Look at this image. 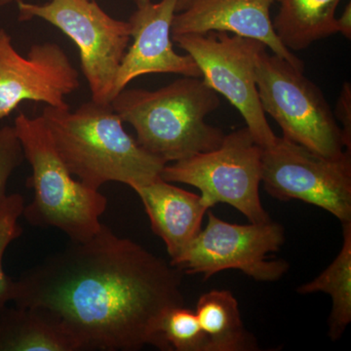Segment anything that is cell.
<instances>
[{
  "mask_svg": "<svg viewBox=\"0 0 351 351\" xmlns=\"http://www.w3.org/2000/svg\"><path fill=\"white\" fill-rule=\"evenodd\" d=\"M182 274L103 225L25 270L12 302L56 318L82 351L168 350L159 324L166 311L184 304Z\"/></svg>",
  "mask_w": 351,
  "mask_h": 351,
  "instance_id": "1",
  "label": "cell"
},
{
  "mask_svg": "<svg viewBox=\"0 0 351 351\" xmlns=\"http://www.w3.org/2000/svg\"><path fill=\"white\" fill-rule=\"evenodd\" d=\"M55 149L75 177L100 191L108 182L131 189L160 178L164 163L125 131L110 104L91 100L75 110L43 108Z\"/></svg>",
  "mask_w": 351,
  "mask_h": 351,
  "instance_id": "2",
  "label": "cell"
},
{
  "mask_svg": "<svg viewBox=\"0 0 351 351\" xmlns=\"http://www.w3.org/2000/svg\"><path fill=\"white\" fill-rule=\"evenodd\" d=\"M110 105L133 127L138 144L166 164L213 151L225 137L205 121L221 105L219 94L198 77L184 76L157 90L125 88Z\"/></svg>",
  "mask_w": 351,
  "mask_h": 351,
  "instance_id": "3",
  "label": "cell"
},
{
  "mask_svg": "<svg viewBox=\"0 0 351 351\" xmlns=\"http://www.w3.org/2000/svg\"><path fill=\"white\" fill-rule=\"evenodd\" d=\"M25 159L31 166L27 186L34 189L32 202L22 216L29 225L55 228L71 241H85L100 230L107 197L75 179L59 156L47 125L40 117L21 112L14 119Z\"/></svg>",
  "mask_w": 351,
  "mask_h": 351,
  "instance_id": "4",
  "label": "cell"
},
{
  "mask_svg": "<svg viewBox=\"0 0 351 351\" xmlns=\"http://www.w3.org/2000/svg\"><path fill=\"white\" fill-rule=\"evenodd\" d=\"M255 73L263 112L278 123L282 137L321 156L339 157L348 152L324 94L304 71L263 48Z\"/></svg>",
  "mask_w": 351,
  "mask_h": 351,
  "instance_id": "5",
  "label": "cell"
},
{
  "mask_svg": "<svg viewBox=\"0 0 351 351\" xmlns=\"http://www.w3.org/2000/svg\"><path fill=\"white\" fill-rule=\"evenodd\" d=\"M263 147L247 127L225 135L213 151L201 152L164 166V181L199 189L208 208L226 203L250 223H265L270 217L260 196Z\"/></svg>",
  "mask_w": 351,
  "mask_h": 351,
  "instance_id": "6",
  "label": "cell"
},
{
  "mask_svg": "<svg viewBox=\"0 0 351 351\" xmlns=\"http://www.w3.org/2000/svg\"><path fill=\"white\" fill-rule=\"evenodd\" d=\"M16 2L19 21H45L75 44L91 100L112 103L117 71L131 41L129 22L114 19L93 0Z\"/></svg>",
  "mask_w": 351,
  "mask_h": 351,
  "instance_id": "7",
  "label": "cell"
},
{
  "mask_svg": "<svg viewBox=\"0 0 351 351\" xmlns=\"http://www.w3.org/2000/svg\"><path fill=\"white\" fill-rule=\"evenodd\" d=\"M262 182L278 200H300L351 223V156L328 157L284 137L263 147Z\"/></svg>",
  "mask_w": 351,
  "mask_h": 351,
  "instance_id": "8",
  "label": "cell"
},
{
  "mask_svg": "<svg viewBox=\"0 0 351 351\" xmlns=\"http://www.w3.org/2000/svg\"><path fill=\"white\" fill-rule=\"evenodd\" d=\"M207 226L201 230L173 265L188 274L204 279L223 270L237 269L263 282H272L288 271L283 260H267L285 241L283 226L269 219L265 223L237 225L208 211Z\"/></svg>",
  "mask_w": 351,
  "mask_h": 351,
  "instance_id": "9",
  "label": "cell"
},
{
  "mask_svg": "<svg viewBox=\"0 0 351 351\" xmlns=\"http://www.w3.org/2000/svg\"><path fill=\"white\" fill-rule=\"evenodd\" d=\"M172 40L193 58L205 84L239 110L256 142L263 149L274 144L277 136L265 117L256 83L257 57L267 46L223 32L179 34Z\"/></svg>",
  "mask_w": 351,
  "mask_h": 351,
  "instance_id": "10",
  "label": "cell"
},
{
  "mask_svg": "<svg viewBox=\"0 0 351 351\" xmlns=\"http://www.w3.org/2000/svg\"><path fill=\"white\" fill-rule=\"evenodd\" d=\"M80 86V73L59 44H34L23 56L0 29V119L27 101L68 108L66 98Z\"/></svg>",
  "mask_w": 351,
  "mask_h": 351,
  "instance_id": "11",
  "label": "cell"
},
{
  "mask_svg": "<svg viewBox=\"0 0 351 351\" xmlns=\"http://www.w3.org/2000/svg\"><path fill=\"white\" fill-rule=\"evenodd\" d=\"M178 0H161L137 7L128 21L131 27L130 47L120 63L114 82V97L138 76L152 73H175L202 77L195 60L180 55L173 47V20ZM114 99V98H113Z\"/></svg>",
  "mask_w": 351,
  "mask_h": 351,
  "instance_id": "12",
  "label": "cell"
},
{
  "mask_svg": "<svg viewBox=\"0 0 351 351\" xmlns=\"http://www.w3.org/2000/svg\"><path fill=\"white\" fill-rule=\"evenodd\" d=\"M277 0H195L176 14L173 36L223 32L261 41L274 55L304 71V64L281 43L274 31L270 8Z\"/></svg>",
  "mask_w": 351,
  "mask_h": 351,
  "instance_id": "13",
  "label": "cell"
},
{
  "mask_svg": "<svg viewBox=\"0 0 351 351\" xmlns=\"http://www.w3.org/2000/svg\"><path fill=\"white\" fill-rule=\"evenodd\" d=\"M132 189L144 205L152 232L163 240L171 261L175 260L197 237L209 208L199 195L161 177Z\"/></svg>",
  "mask_w": 351,
  "mask_h": 351,
  "instance_id": "14",
  "label": "cell"
},
{
  "mask_svg": "<svg viewBox=\"0 0 351 351\" xmlns=\"http://www.w3.org/2000/svg\"><path fill=\"white\" fill-rule=\"evenodd\" d=\"M0 351H82L80 343L43 309L0 306Z\"/></svg>",
  "mask_w": 351,
  "mask_h": 351,
  "instance_id": "15",
  "label": "cell"
},
{
  "mask_svg": "<svg viewBox=\"0 0 351 351\" xmlns=\"http://www.w3.org/2000/svg\"><path fill=\"white\" fill-rule=\"evenodd\" d=\"M274 31L291 52L302 51L337 34L336 11L341 0H277Z\"/></svg>",
  "mask_w": 351,
  "mask_h": 351,
  "instance_id": "16",
  "label": "cell"
},
{
  "mask_svg": "<svg viewBox=\"0 0 351 351\" xmlns=\"http://www.w3.org/2000/svg\"><path fill=\"white\" fill-rule=\"evenodd\" d=\"M195 311L206 337V351L258 350L255 337L242 322L239 302L230 291L204 293L198 299Z\"/></svg>",
  "mask_w": 351,
  "mask_h": 351,
  "instance_id": "17",
  "label": "cell"
},
{
  "mask_svg": "<svg viewBox=\"0 0 351 351\" xmlns=\"http://www.w3.org/2000/svg\"><path fill=\"white\" fill-rule=\"evenodd\" d=\"M343 242L341 251L329 267L311 280L297 289L301 295L325 293L332 299L329 334L339 341L351 321V223H343Z\"/></svg>",
  "mask_w": 351,
  "mask_h": 351,
  "instance_id": "18",
  "label": "cell"
},
{
  "mask_svg": "<svg viewBox=\"0 0 351 351\" xmlns=\"http://www.w3.org/2000/svg\"><path fill=\"white\" fill-rule=\"evenodd\" d=\"M159 332L169 351H206V337L195 311L184 304L164 313Z\"/></svg>",
  "mask_w": 351,
  "mask_h": 351,
  "instance_id": "19",
  "label": "cell"
},
{
  "mask_svg": "<svg viewBox=\"0 0 351 351\" xmlns=\"http://www.w3.org/2000/svg\"><path fill=\"white\" fill-rule=\"evenodd\" d=\"M24 207V197L19 193L7 195L0 202V306L13 299L15 280L4 272L3 256L9 245L24 232L19 223Z\"/></svg>",
  "mask_w": 351,
  "mask_h": 351,
  "instance_id": "20",
  "label": "cell"
},
{
  "mask_svg": "<svg viewBox=\"0 0 351 351\" xmlns=\"http://www.w3.org/2000/svg\"><path fill=\"white\" fill-rule=\"evenodd\" d=\"M24 160V152L14 126H0V202L7 195L9 179Z\"/></svg>",
  "mask_w": 351,
  "mask_h": 351,
  "instance_id": "21",
  "label": "cell"
},
{
  "mask_svg": "<svg viewBox=\"0 0 351 351\" xmlns=\"http://www.w3.org/2000/svg\"><path fill=\"white\" fill-rule=\"evenodd\" d=\"M337 121L341 123V130L345 140L346 149L351 152V85L343 83L334 112Z\"/></svg>",
  "mask_w": 351,
  "mask_h": 351,
  "instance_id": "22",
  "label": "cell"
},
{
  "mask_svg": "<svg viewBox=\"0 0 351 351\" xmlns=\"http://www.w3.org/2000/svg\"><path fill=\"white\" fill-rule=\"evenodd\" d=\"M337 34H343L346 38H351V3L348 2L339 18L336 19Z\"/></svg>",
  "mask_w": 351,
  "mask_h": 351,
  "instance_id": "23",
  "label": "cell"
},
{
  "mask_svg": "<svg viewBox=\"0 0 351 351\" xmlns=\"http://www.w3.org/2000/svg\"><path fill=\"white\" fill-rule=\"evenodd\" d=\"M195 1V0H178L176 10H177V12H182V11L189 8Z\"/></svg>",
  "mask_w": 351,
  "mask_h": 351,
  "instance_id": "24",
  "label": "cell"
},
{
  "mask_svg": "<svg viewBox=\"0 0 351 351\" xmlns=\"http://www.w3.org/2000/svg\"><path fill=\"white\" fill-rule=\"evenodd\" d=\"M134 2H135L137 7H142L149 4V2H152V0H134Z\"/></svg>",
  "mask_w": 351,
  "mask_h": 351,
  "instance_id": "25",
  "label": "cell"
},
{
  "mask_svg": "<svg viewBox=\"0 0 351 351\" xmlns=\"http://www.w3.org/2000/svg\"><path fill=\"white\" fill-rule=\"evenodd\" d=\"M17 0H0V8L1 7L9 5V4L13 3V2H16Z\"/></svg>",
  "mask_w": 351,
  "mask_h": 351,
  "instance_id": "26",
  "label": "cell"
}]
</instances>
